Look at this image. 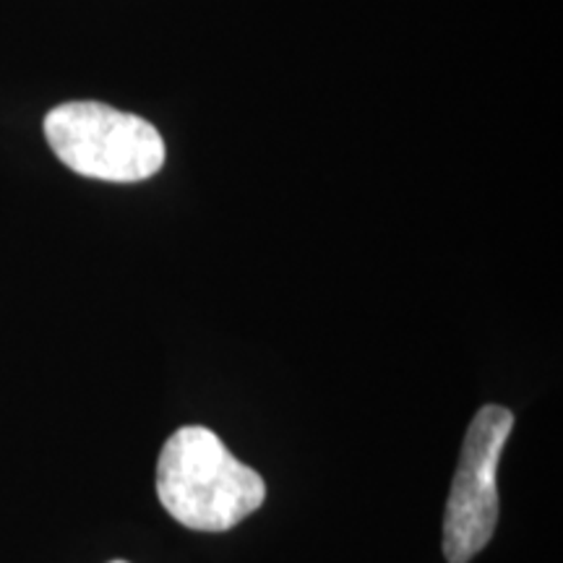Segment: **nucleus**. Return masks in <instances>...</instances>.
<instances>
[{"instance_id":"1","label":"nucleus","mask_w":563,"mask_h":563,"mask_svg":"<svg viewBox=\"0 0 563 563\" xmlns=\"http://www.w3.org/2000/svg\"><path fill=\"white\" fill-rule=\"evenodd\" d=\"M157 496L175 522L199 532H224L262 509L264 477L230 454L203 426L178 428L157 460Z\"/></svg>"},{"instance_id":"2","label":"nucleus","mask_w":563,"mask_h":563,"mask_svg":"<svg viewBox=\"0 0 563 563\" xmlns=\"http://www.w3.org/2000/svg\"><path fill=\"white\" fill-rule=\"evenodd\" d=\"M45 139L68 170L108 183H141L165 165V141L144 118L102 102H63L47 112Z\"/></svg>"},{"instance_id":"3","label":"nucleus","mask_w":563,"mask_h":563,"mask_svg":"<svg viewBox=\"0 0 563 563\" xmlns=\"http://www.w3.org/2000/svg\"><path fill=\"white\" fill-rule=\"evenodd\" d=\"M511 428L514 415L506 407L485 405L464 433L460 464L443 514V559L449 563H470L496 532V473Z\"/></svg>"},{"instance_id":"4","label":"nucleus","mask_w":563,"mask_h":563,"mask_svg":"<svg viewBox=\"0 0 563 563\" xmlns=\"http://www.w3.org/2000/svg\"><path fill=\"white\" fill-rule=\"evenodd\" d=\"M110 563H129V561H110Z\"/></svg>"}]
</instances>
